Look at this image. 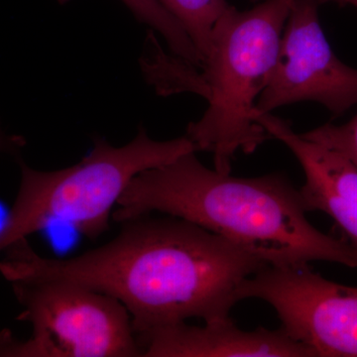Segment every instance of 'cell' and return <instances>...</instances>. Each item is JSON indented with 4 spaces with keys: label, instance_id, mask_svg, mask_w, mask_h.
I'll list each match as a JSON object with an SVG mask.
<instances>
[{
    "label": "cell",
    "instance_id": "1",
    "mask_svg": "<svg viewBox=\"0 0 357 357\" xmlns=\"http://www.w3.org/2000/svg\"><path fill=\"white\" fill-rule=\"evenodd\" d=\"M109 243L68 259L43 257L20 239L3 251L0 273L70 282L121 301L135 337L198 318H229L243 281L268 263L184 218L141 215L122 222Z\"/></svg>",
    "mask_w": 357,
    "mask_h": 357
},
{
    "label": "cell",
    "instance_id": "2",
    "mask_svg": "<svg viewBox=\"0 0 357 357\" xmlns=\"http://www.w3.org/2000/svg\"><path fill=\"white\" fill-rule=\"evenodd\" d=\"M196 153L137 174L112 220L122 223L157 211L211 230L272 266L328 261L357 269L356 246L311 225L300 190L285 176L234 177L204 166Z\"/></svg>",
    "mask_w": 357,
    "mask_h": 357
},
{
    "label": "cell",
    "instance_id": "3",
    "mask_svg": "<svg viewBox=\"0 0 357 357\" xmlns=\"http://www.w3.org/2000/svg\"><path fill=\"white\" fill-rule=\"evenodd\" d=\"M293 0H262L249 10L230 6L218 21L211 50L192 91L208 102L203 116L190 122L185 136L197 152L213 154L215 169L230 173L238 151L251 154L269 134L256 121V103L267 86Z\"/></svg>",
    "mask_w": 357,
    "mask_h": 357
},
{
    "label": "cell",
    "instance_id": "4",
    "mask_svg": "<svg viewBox=\"0 0 357 357\" xmlns=\"http://www.w3.org/2000/svg\"><path fill=\"white\" fill-rule=\"evenodd\" d=\"M190 152L197 150L187 136L157 141L141 128L121 147L96 137L86 156L61 170H35L20 162V190L0 234V253L55 220L96 238L109 229L117 201L137 174Z\"/></svg>",
    "mask_w": 357,
    "mask_h": 357
},
{
    "label": "cell",
    "instance_id": "5",
    "mask_svg": "<svg viewBox=\"0 0 357 357\" xmlns=\"http://www.w3.org/2000/svg\"><path fill=\"white\" fill-rule=\"evenodd\" d=\"M31 325L26 340L0 332V356L138 357L142 351L126 306L107 294L49 279L8 281Z\"/></svg>",
    "mask_w": 357,
    "mask_h": 357
},
{
    "label": "cell",
    "instance_id": "6",
    "mask_svg": "<svg viewBox=\"0 0 357 357\" xmlns=\"http://www.w3.org/2000/svg\"><path fill=\"white\" fill-rule=\"evenodd\" d=\"M238 298L273 307L289 337L316 357H357V287L328 280L309 264L268 265L243 282Z\"/></svg>",
    "mask_w": 357,
    "mask_h": 357
},
{
    "label": "cell",
    "instance_id": "7",
    "mask_svg": "<svg viewBox=\"0 0 357 357\" xmlns=\"http://www.w3.org/2000/svg\"><path fill=\"white\" fill-rule=\"evenodd\" d=\"M323 0H293L276 65L256 103L257 114L299 102L324 105L335 116L357 105V69L338 59L319 17Z\"/></svg>",
    "mask_w": 357,
    "mask_h": 357
},
{
    "label": "cell",
    "instance_id": "8",
    "mask_svg": "<svg viewBox=\"0 0 357 357\" xmlns=\"http://www.w3.org/2000/svg\"><path fill=\"white\" fill-rule=\"evenodd\" d=\"M142 357H316L280 330H241L231 319L190 326L185 321L136 335Z\"/></svg>",
    "mask_w": 357,
    "mask_h": 357
},
{
    "label": "cell",
    "instance_id": "9",
    "mask_svg": "<svg viewBox=\"0 0 357 357\" xmlns=\"http://www.w3.org/2000/svg\"><path fill=\"white\" fill-rule=\"evenodd\" d=\"M256 121L270 137L287 146L302 166L306 182L300 189L306 211H321L335 220L357 248V170L328 148L305 139L290 122L270 114Z\"/></svg>",
    "mask_w": 357,
    "mask_h": 357
},
{
    "label": "cell",
    "instance_id": "10",
    "mask_svg": "<svg viewBox=\"0 0 357 357\" xmlns=\"http://www.w3.org/2000/svg\"><path fill=\"white\" fill-rule=\"evenodd\" d=\"M64 4L70 0H57ZM134 17L143 24L159 33L165 40L174 56L185 64L199 68L202 66L201 55L192 43L189 35L182 25L174 18L172 14L162 6L159 0H121Z\"/></svg>",
    "mask_w": 357,
    "mask_h": 357
},
{
    "label": "cell",
    "instance_id": "11",
    "mask_svg": "<svg viewBox=\"0 0 357 357\" xmlns=\"http://www.w3.org/2000/svg\"><path fill=\"white\" fill-rule=\"evenodd\" d=\"M182 25L201 55L203 64L211 50L218 21L230 6L227 0H159Z\"/></svg>",
    "mask_w": 357,
    "mask_h": 357
},
{
    "label": "cell",
    "instance_id": "12",
    "mask_svg": "<svg viewBox=\"0 0 357 357\" xmlns=\"http://www.w3.org/2000/svg\"><path fill=\"white\" fill-rule=\"evenodd\" d=\"M301 135L342 155L357 170V114L342 126L326 123Z\"/></svg>",
    "mask_w": 357,
    "mask_h": 357
},
{
    "label": "cell",
    "instance_id": "13",
    "mask_svg": "<svg viewBox=\"0 0 357 357\" xmlns=\"http://www.w3.org/2000/svg\"><path fill=\"white\" fill-rule=\"evenodd\" d=\"M22 138L16 137V136L7 135L1 128H0V153L2 152H15L20 148L23 146Z\"/></svg>",
    "mask_w": 357,
    "mask_h": 357
},
{
    "label": "cell",
    "instance_id": "14",
    "mask_svg": "<svg viewBox=\"0 0 357 357\" xmlns=\"http://www.w3.org/2000/svg\"><path fill=\"white\" fill-rule=\"evenodd\" d=\"M8 210H4L0 204V234H1L2 229H3L4 225H6L7 215H8Z\"/></svg>",
    "mask_w": 357,
    "mask_h": 357
},
{
    "label": "cell",
    "instance_id": "15",
    "mask_svg": "<svg viewBox=\"0 0 357 357\" xmlns=\"http://www.w3.org/2000/svg\"><path fill=\"white\" fill-rule=\"evenodd\" d=\"M333 1L340 2V3L349 4L357 8V0H333Z\"/></svg>",
    "mask_w": 357,
    "mask_h": 357
},
{
    "label": "cell",
    "instance_id": "16",
    "mask_svg": "<svg viewBox=\"0 0 357 357\" xmlns=\"http://www.w3.org/2000/svg\"><path fill=\"white\" fill-rule=\"evenodd\" d=\"M250 1H252V2H260V1H262V0H250Z\"/></svg>",
    "mask_w": 357,
    "mask_h": 357
}]
</instances>
